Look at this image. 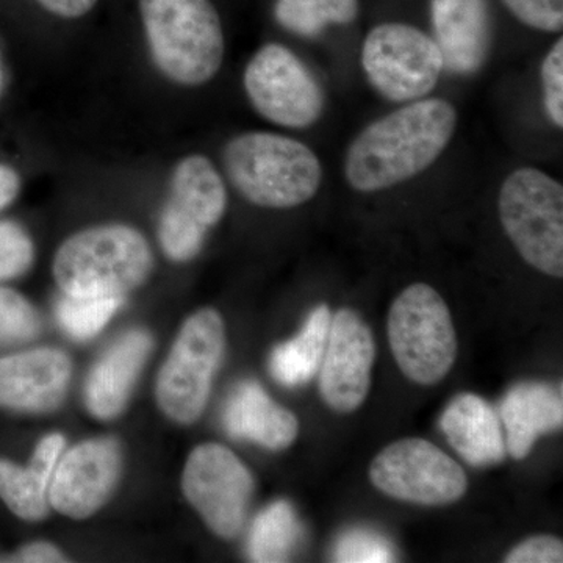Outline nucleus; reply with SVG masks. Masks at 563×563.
<instances>
[{
    "label": "nucleus",
    "mask_w": 563,
    "mask_h": 563,
    "mask_svg": "<svg viewBox=\"0 0 563 563\" xmlns=\"http://www.w3.org/2000/svg\"><path fill=\"white\" fill-rule=\"evenodd\" d=\"M457 111L444 99H418L374 121L352 141L344 176L355 191L387 190L431 168L453 140Z\"/></svg>",
    "instance_id": "1"
},
{
    "label": "nucleus",
    "mask_w": 563,
    "mask_h": 563,
    "mask_svg": "<svg viewBox=\"0 0 563 563\" xmlns=\"http://www.w3.org/2000/svg\"><path fill=\"white\" fill-rule=\"evenodd\" d=\"M222 165L232 187L265 209L302 206L322 181L321 163L310 147L272 132L235 136L222 151Z\"/></svg>",
    "instance_id": "2"
},
{
    "label": "nucleus",
    "mask_w": 563,
    "mask_h": 563,
    "mask_svg": "<svg viewBox=\"0 0 563 563\" xmlns=\"http://www.w3.org/2000/svg\"><path fill=\"white\" fill-rule=\"evenodd\" d=\"M152 60L177 85L201 87L217 76L225 43L210 0H140Z\"/></svg>",
    "instance_id": "3"
},
{
    "label": "nucleus",
    "mask_w": 563,
    "mask_h": 563,
    "mask_svg": "<svg viewBox=\"0 0 563 563\" xmlns=\"http://www.w3.org/2000/svg\"><path fill=\"white\" fill-rule=\"evenodd\" d=\"M152 266L150 243L136 229L106 224L69 236L55 254L54 276L66 295L122 298L150 277Z\"/></svg>",
    "instance_id": "4"
},
{
    "label": "nucleus",
    "mask_w": 563,
    "mask_h": 563,
    "mask_svg": "<svg viewBox=\"0 0 563 563\" xmlns=\"http://www.w3.org/2000/svg\"><path fill=\"white\" fill-rule=\"evenodd\" d=\"M499 220L523 261L547 276L563 277V187L540 169H517L503 181Z\"/></svg>",
    "instance_id": "5"
},
{
    "label": "nucleus",
    "mask_w": 563,
    "mask_h": 563,
    "mask_svg": "<svg viewBox=\"0 0 563 563\" xmlns=\"http://www.w3.org/2000/svg\"><path fill=\"white\" fill-rule=\"evenodd\" d=\"M388 342L401 372L413 383H440L453 368L457 339L450 309L428 284H413L388 313Z\"/></svg>",
    "instance_id": "6"
},
{
    "label": "nucleus",
    "mask_w": 563,
    "mask_h": 563,
    "mask_svg": "<svg viewBox=\"0 0 563 563\" xmlns=\"http://www.w3.org/2000/svg\"><path fill=\"white\" fill-rule=\"evenodd\" d=\"M224 347V322L217 310H199L185 321L155 388L166 417L180 424H191L201 417Z\"/></svg>",
    "instance_id": "7"
},
{
    "label": "nucleus",
    "mask_w": 563,
    "mask_h": 563,
    "mask_svg": "<svg viewBox=\"0 0 563 563\" xmlns=\"http://www.w3.org/2000/svg\"><path fill=\"white\" fill-rule=\"evenodd\" d=\"M362 66L374 90L393 102L424 98L439 84L444 69L435 40L399 22L376 25L366 35Z\"/></svg>",
    "instance_id": "8"
},
{
    "label": "nucleus",
    "mask_w": 563,
    "mask_h": 563,
    "mask_svg": "<svg viewBox=\"0 0 563 563\" xmlns=\"http://www.w3.org/2000/svg\"><path fill=\"white\" fill-rule=\"evenodd\" d=\"M243 85L255 111L282 128H310L324 110L320 81L282 44H265L255 52L244 69Z\"/></svg>",
    "instance_id": "9"
},
{
    "label": "nucleus",
    "mask_w": 563,
    "mask_h": 563,
    "mask_svg": "<svg viewBox=\"0 0 563 563\" xmlns=\"http://www.w3.org/2000/svg\"><path fill=\"white\" fill-rule=\"evenodd\" d=\"M369 477L385 495L421 506H446L468 490L462 466L422 439L388 444L369 466Z\"/></svg>",
    "instance_id": "10"
},
{
    "label": "nucleus",
    "mask_w": 563,
    "mask_h": 563,
    "mask_svg": "<svg viewBox=\"0 0 563 563\" xmlns=\"http://www.w3.org/2000/svg\"><path fill=\"white\" fill-rule=\"evenodd\" d=\"M181 488L218 537L231 540L242 532L254 479L231 450L217 443L196 448L185 465Z\"/></svg>",
    "instance_id": "11"
},
{
    "label": "nucleus",
    "mask_w": 563,
    "mask_h": 563,
    "mask_svg": "<svg viewBox=\"0 0 563 563\" xmlns=\"http://www.w3.org/2000/svg\"><path fill=\"white\" fill-rule=\"evenodd\" d=\"M374 355L373 333L361 314L351 309L333 314L318 369L321 398L332 410L351 413L362 406L372 385Z\"/></svg>",
    "instance_id": "12"
},
{
    "label": "nucleus",
    "mask_w": 563,
    "mask_h": 563,
    "mask_svg": "<svg viewBox=\"0 0 563 563\" xmlns=\"http://www.w3.org/2000/svg\"><path fill=\"white\" fill-rule=\"evenodd\" d=\"M121 451L110 439L88 440L60 457L49 485V504L57 512L84 520L98 512L117 487Z\"/></svg>",
    "instance_id": "13"
},
{
    "label": "nucleus",
    "mask_w": 563,
    "mask_h": 563,
    "mask_svg": "<svg viewBox=\"0 0 563 563\" xmlns=\"http://www.w3.org/2000/svg\"><path fill=\"white\" fill-rule=\"evenodd\" d=\"M70 373L68 355L49 347L0 358V406L25 412L54 409L65 398Z\"/></svg>",
    "instance_id": "14"
},
{
    "label": "nucleus",
    "mask_w": 563,
    "mask_h": 563,
    "mask_svg": "<svg viewBox=\"0 0 563 563\" xmlns=\"http://www.w3.org/2000/svg\"><path fill=\"white\" fill-rule=\"evenodd\" d=\"M431 18L444 69L466 76L483 68L492 44L487 0H432Z\"/></svg>",
    "instance_id": "15"
},
{
    "label": "nucleus",
    "mask_w": 563,
    "mask_h": 563,
    "mask_svg": "<svg viewBox=\"0 0 563 563\" xmlns=\"http://www.w3.org/2000/svg\"><path fill=\"white\" fill-rule=\"evenodd\" d=\"M151 350L150 333L133 331L102 355L85 388V401L96 418L110 420L122 412Z\"/></svg>",
    "instance_id": "16"
},
{
    "label": "nucleus",
    "mask_w": 563,
    "mask_h": 563,
    "mask_svg": "<svg viewBox=\"0 0 563 563\" xmlns=\"http://www.w3.org/2000/svg\"><path fill=\"white\" fill-rule=\"evenodd\" d=\"M451 446L474 468L496 465L506 459V437L495 409L473 393L454 398L440 418Z\"/></svg>",
    "instance_id": "17"
},
{
    "label": "nucleus",
    "mask_w": 563,
    "mask_h": 563,
    "mask_svg": "<svg viewBox=\"0 0 563 563\" xmlns=\"http://www.w3.org/2000/svg\"><path fill=\"white\" fill-rule=\"evenodd\" d=\"M507 453L523 461L543 433L563 424L562 388L542 383L515 385L499 407Z\"/></svg>",
    "instance_id": "18"
},
{
    "label": "nucleus",
    "mask_w": 563,
    "mask_h": 563,
    "mask_svg": "<svg viewBox=\"0 0 563 563\" xmlns=\"http://www.w3.org/2000/svg\"><path fill=\"white\" fill-rule=\"evenodd\" d=\"M222 420L233 439L250 440L272 451L290 446L299 432L298 418L251 380L240 384L232 393Z\"/></svg>",
    "instance_id": "19"
},
{
    "label": "nucleus",
    "mask_w": 563,
    "mask_h": 563,
    "mask_svg": "<svg viewBox=\"0 0 563 563\" xmlns=\"http://www.w3.org/2000/svg\"><path fill=\"white\" fill-rule=\"evenodd\" d=\"M63 448V435L52 433L36 446L29 468L0 461V498L18 517L41 520L49 512L52 474L60 461Z\"/></svg>",
    "instance_id": "20"
},
{
    "label": "nucleus",
    "mask_w": 563,
    "mask_h": 563,
    "mask_svg": "<svg viewBox=\"0 0 563 563\" xmlns=\"http://www.w3.org/2000/svg\"><path fill=\"white\" fill-rule=\"evenodd\" d=\"M165 207L203 231L217 225L228 207V190L213 163L198 154L177 163Z\"/></svg>",
    "instance_id": "21"
},
{
    "label": "nucleus",
    "mask_w": 563,
    "mask_h": 563,
    "mask_svg": "<svg viewBox=\"0 0 563 563\" xmlns=\"http://www.w3.org/2000/svg\"><path fill=\"white\" fill-rule=\"evenodd\" d=\"M331 321L332 313L325 303L314 307L299 335L272 352L269 373L277 383L298 387L312 379L328 347Z\"/></svg>",
    "instance_id": "22"
},
{
    "label": "nucleus",
    "mask_w": 563,
    "mask_h": 563,
    "mask_svg": "<svg viewBox=\"0 0 563 563\" xmlns=\"http://www.w3.org/2000/svg\"><path fill=\"white\" fill-rule=\"evenodd\" d=\"M301 537V523L287 501L266 507L255 518L247 542L251 561L262 563L288 561Z\"/></svg>",
    "instance_id": "23"
},
{
    "label": "nucleus",
    "mask_w": 563,
    "mask_h": 563,
    "mask_svg": "<svg viewBox=\"0 0 563 563\" xmlns=\"http://www.w3.org/2000/svg\"><path fill=\"white\" fill-rule=\"evenodd\" d=\"M274 14L285 31L314 38L329 24L354 22L358 0H277Z\"/></svg>",
    "instance_id": "24"
},
{
    "label": "nucleus",
    "mask_w": 563,
    "mask_h": 563,
    "mask_svg": "<svg viewBox=\"0 0 563 563\" xmlns=\"http://www.w3.org/2000/svg\"><path fill=\"white\" fill-rule=\"evenodd\" d=\"M120 296H63L57 303L58 322L76 340H90L109 324L120 309Z\"/></svg>",
    "instance_id": "25"
},
{
    "label": "nucleus",
    "mask_w": 563,
    "mask_h": 563,
    "mask_svg": "<svg viewBox=\"0 0 563 563\" xmlns=\"http://www.w3.org/2000/svg\"><path fill=\"white\" fill-rule=\"evenodd\" d=\"M40 332L38 313L20 292L0 287V344L27 342Z\"/></svg>",
    "instance_id": "26"
},
{
    "label": "nucleus",
    "mask_w": 563,
    "mask_h": 563,
    "mask_svg": "<svg viewBox=\"0 0 563 563\" xmlns=\"http://www.w3.org/2000/svg\"><path fill=\"white\" fill-rule=\"evenodd\" d=\"M333 561L344 563H380L396 561L395 548L380 533L352 529L340 537L333 548Z\"/></svg>",
    "instance_id": "27"
},
{
    "label": "nucleus",
    "mask_w": 563,
    "mask_h": 563,
    "mask_svg": "<svg viewBox=\"0 0 563 563\" xmlns=\"http://www.w3.org/2000/svg\"><path fill=\"white\" fill-rule=\"evenodd\" d=\"M33 254L32 240L20 224L0 222V280L13 279L27 272Z\"/></svg>",
    "instance_id": "28"
},
{
    "label": "nucleus",
    "mask_w": 563,
    "mask_h": 563,
    "mask_svg": "<svg viewBox=\"0 0 563 563\" xmlns=\"http://www.w3.org/2000/svg\"><path fill=\"white\" fill-rule=\"evenodd\" d=\"M518 21L537 31L558 33L563 27V0H503Z\"/></svg>",
    "instance_id": "29"
},
{
    "label": "nucleus",
    "mask_w": 563,
    "mask_h": 563,
    "mask_svg": "<svg viewBox=\"0 0 563 563\" xmlns=\"http://www.w3.org/2000/svg\"><path fill=\"white\" fill-rule=\"evenodd\" d=\"M543 102L548 117L563 128V40L551 47L542 63Z\"/></svg>",
    "instance_id": "30"
},
{
    "label": "nucleus",
    "mask_w": 563,
    "mask_h": 563,
    "mask_svg": "<svg viewBox=\"0 0 563 563\" xmlns=\"http://www.w3.org/2000/svg\"><path fill=\"white\" fill-rule=\"evenodd\" d=\"M507 563H561L563 543L551 536H537L517 544L507 558Z\"/></svg>",
    "instance_id": "31"
},
{
    "label": "nucleus",
    "mask_w": 563,
    "mask_h": 563,
    "mask_svg": "<svg viewBox=\"0 0 563 563\" xmlns=\"http://www.w3.org/2000/svg\"><path fill=\"white\" fill-rule=\"evenodd\" d=\"M36 2L55 16L77 20L90 13L98 0H36Z\"/></svg>",
    "instance_id": "32"
},
{
    "label": "nucleus",
    "mask_w": 563,
    "mask_h": 563,
    "mask_svg": "<svg viewBox=\"0 0 563 563\" xmlns=\"http://www.w3.org/2000/svg\"><path fill=\"white\" fill-rule=\"evenodd\" d=\"M21 191L20 174L7 165H0V211L9 207Z\"/></svg>",
    "instance_id": "33"
},
{
    "label": "nucleus",
    "mask_w": 563,
    "mask_h": 563,
    "mask_svg": "<svg viewBox=\"0 0 563 563\" xmlns=\"http://www.w3.org/2000/svg\"><path fill=\"white\" fill-rule=\"evenodd\" d=\"M20 561L35 563L65 562V555L49 543H33L21 551Z\"/></svg>",
    "instance_id": "34"
}]
</instances>
